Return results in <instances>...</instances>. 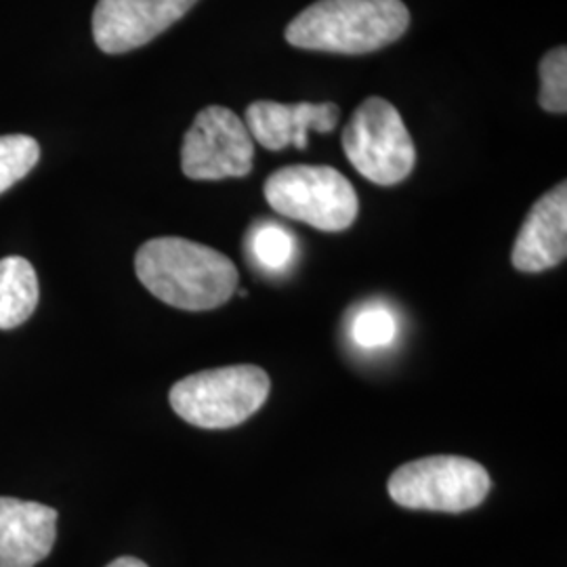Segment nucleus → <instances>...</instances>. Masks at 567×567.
I'll list each match as a JSON object with an SVG mask.
<instances>
[{"mask_svg":"<svg viewBox=\"0 0 567 567\" xmlns=\"http://www.w3.org/2000/svg\"><path fill=\"white\" fill-rule=\"evenodd\" d=\"M540 95L538 103L550 114L567 112V51L566 47H555L540 60Z\"/></svg>","mask_w":567,"mask_h":567,"instance_id":"nucleus-15","label":"nucleus"},{"mask_svg":"<svg viewBox=\"0 0 567 567\" xmlns=\"http://www.w3.org/2000/svg\"><path fill=\"white\" fill-rule=\"evenodd\" d=\"M398 320L383 305H368L351 322L353 341L364 349L386 347L395 341Z\"/></svg>","mask_w":567,"mask_h":567,"instance_id":"nucleus-16","label":"nucleus"},{"mask_svg":"<svg viewBox=\"0 0 567 567\" xmlns=\"http://www.w3.org/2000/svg\"><path fill=\"white\" fill-rule=\"evenodd\" d=\"M271 381L259 365H225L189 374L168 400L185 423L200 429L243 425L264 408Z\"/></svg>","mask_w":567,"mask_h":567,"instance_id":"nucleus-3","label":"nucleus"},{"mask_svg":"<svg viewBox=\"0 0 567 567\" xmlns=\"http://www.w3.org/2000/svg\"><path fill=\"white\" fill-rule=\"evenodd\" d=\"M135 274L156 299L185 311L217 309L240 284L238 267L224 252L175 236L143 244Z\"/></svg>","mask_w":567,"mask_h":567,"instance_id":"nucleus-1","label":"nucleus"},{"mask_svg":"<svg viewBox=\"0 0 567 567\" xmlns=\"http://www.w3.org/2000/svg\"><path fill=\"white\" fill-rule=\"evenodd\" d=\"M248 248L257 265L271 274L286 271L297 257L295 234L271 221H261L250 229Z\"/></svg>","mask_w":567,"mask_h":567,"instance_id":"nucleus-13","label":"nucleus"},{"mask_svg":"<svg viewBox=\"0 0 567 567\" xmlns=\"http://www.w3.org/2000/svg\"><path fill=\"white\" fill-rule=\"evenodd\" d=\"M343 150L362 177L383 187L408 179L416 164L402 114L383 97H368L358 105L343 128Z\"/></svg>","mask_w":567,"mask_h":567,"instance_id":"nucleus-6","label":"nucleus"},{"mask_svg":"<svg viewBox=\"0 0 567 567\" xmlns=\"http://www.w3.org/2000/svg\"><path fill=\"white\" fill-rule=\"evenodd\" d=\"M39 305V278L23 257L0 259V330L23 324Z\"/></svg>","mask_w":567,"mask_h":567,"instance_id":"nucleus-12","label":"nucleus"},{"mask_svg":"<svg viewBox=\"0 0 567 567\" xmlns=\"http://www.w3.org/2000/svg\"><path fill=\"white\" fill-rule=\"evenodd\" d=\"M264 192L278 215L328 234L349 229L360 213L353 185L332 166H284L267 177Z\"/></svg>","mask_w":567,"mask_h":567,"instance_id":"nucleus-4","label":"nucleus"},{"mask_svg":"<svg viewBox=\"0 0 567 567\" xmlns=\"http://www.w3.org/2000/svg\"><path fill=\"white\" fill-rule=\"evenodd\" d=\"M341 121V110L332 102H255L246 107L244 124L252 142L269 152H282L288 145L305 150L309 131L332 133Z\"/></svg>","mask_w":567,"mask_h":567,"instance_id":"nucleus-9","label":"nucleus"},{"mask_svg":"<svg viewBox=\"0 0 567 567\" xmlns=\"http://www.w3.org/2000/svg\"><path fill=\"white\" fill-rule=\"evenodd\" d=\"M255 163V142L243 118L224 105L198 112L185 133L182 171L194 182H221L246 177Z\"/></svg>","mask_w":567,"mask_h":567,"instance_id":"nucleus-7","label":"nucleus"},{"mask_svg":"<svg viewBox=\"0 0 567 567\" xmlns=\"http://www.w3.org/2000/svg\"><path fill=\"white\" fill-rule=\"evenodd\" d=\"M408 25L402 0H316L288 23L284 37L305 51L365 55L400 41Z\"/></svg>","mask_w":567,"mask_h":567,"instance_id":"nucleus-2","label":"nucleus"},{"mask_svg":"<svg viewBox=\"0 0 567 567\" xmlns=\"http://www.w3.org/2000/svg\"><path fill=\"white\" fill-rule=\"evenodd\" d=\"M58 538V511L41 503L0 498V567H34Z\"/></svg>","mask_w":567,"mask_h":567,"instance_id":"nucleus-11","label":"nucleus"},{"mask_svg":"<svg viewBox=\"0 0 567 567\" xmlns=\"http://www.w3.org/2000/svg\"><path fill=\"white\" fill-rule=\"evenodd\" d=\"M567 257V185H555L527 213L511 261L517 271L540 274L564 264Z\"/></svg>","mask_w":567,"mask_h":567,"instance_id":"nucleus-10","label":"nucleus"},{"mask_svg":"<svg viewBox=\"0 0 567 567\" xmlns=\"http://www.w3.org/2000/svg\"><path fill=\"white\" fill-rule=\"evenodd\" d=\"M105 567H150L147 564H143L142 559H135V557H118L114 559L110 566Z\"/></svg>","mask_w":567,"mask_h":567,"instance_id":"nucleus-17","label":"nucleus"},{"mask_svg":"<svg viewBox=\"0 0 567 567\" xmlns=\"http://www.w3.org/2000/svg\"><path fill=\"white\" fill-rule=\"evenodd\" d=\"M198 0H97L93 39L107 55L135 51L166 32Z\"/></svg>","mask_w":567,"mask_h":567,"instance_id":"nucleus-8","label":"nucleus"},{"mask_svg":"<svg viewBox=\"0 0 567 567\" xmlns=\"http://www.w3.org/2000/svg\"><path fill=\"white\" fill-rule=\"evenodd\" d=\"M492 489L486 466L465 456H425L395 468L386 492L410 511L465 513L480 507Z\"/></svg>","mask_w":567,"mask_h":567,"instance_id":"nucleus-5","label":"nucleus"},{"mask_svg":"<svg viewBox=\"0 0 567 567\" xmlns=\"http://www.w3.org/2000/svg\"><path fill=\"white\" fill-rule=\"evenodd\" d=\"M41 158V145L28 135L0 137V194L21 182Z\"/></svg>","mask_w":567,"mask_h":567,"instance_id":"nucleus-14","label":"nucleus"}]
</instances>
